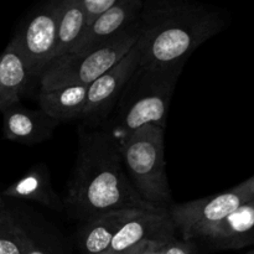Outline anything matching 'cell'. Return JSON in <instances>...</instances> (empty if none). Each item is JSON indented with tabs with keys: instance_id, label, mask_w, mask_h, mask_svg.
<instances>
[{
	"instance_id": "obj_9",
	"label": "cell",
	"mask_w": 254,
	"mask_h": 254,
	"mask_svg": "<svg viewBox=\"0 0 254 254\" xmlns=\"http://www.w3.org/2000/svg\"><path fill=\"white\" fill-rule=\"evenodd\" d=\"M176 232L169 211H134L119 227L106 254H140L151 246H165Z\"/></svg>"
},
{
	"instance_id": "obj_24",
	"label": "cell",
	"mask_w": 254,
	"mask_h": 254,
	"mask_svg": "<svg viewBox=\"0 0 254 254\" xmlns=\"http://www.w3.org/2000/svg\"><path fill=\"white\" fill-rule=\"evenodd\" d=\"M246 254H254V250H252V251H250V252H248V253H246Z\"/></svg>"
},
{
	"instance_id": "obj_19",
	"label": "cell",
	"mask_w": 254,
	"mask_h": 254,
	"mask_svg": "<svg viewBox=\"0 0 254 254\" xmlns=\"http://www.w3.org/2000/svg\"><path fill=\"white\" fill-rule=\"evenodd\" d=\"M11 215L14 217L15 227H16L20 245H21L22 254H52V251L37 240L35 232H32L30 226H27L22 218L15 215L14 211H11Z\"/></svg>"
},
{
	"instance_id": "obj_20",
	"label": "cell",
	"mask_w": 254,
	"mask_h": 254,
	"mask_svg": "<svg viewBox=\"0 0 254 254\" xmlns=\"http://www.w3.org/2000/svg\"><path fill=\"white\" fill-rule=\"evenodd\" d=\"M78 1L86 15L89 27L101 15L113 7L118 0H78Z\"/></svg>"
},
{
	"instance_id": "obj_4",
	"label": "cell",
	"mask_w": 254,
	"mask_h": 254,
	"mask_svg": "<svg viewBox=\"0 0 254 254\" xmlns=\"http://www.w3.org/2000/svg\"><path fill=\"white\" fill-rule=\"evenodd\" d=\"M181 71L183 68L138 67L117 106V123L122 136L146 126L165 129L171 97Z\"/></svg>"
},
{
	"instance_id": "obj_17",
	"label": "cell",
	"mask_w": 254,
	"mask_h": 254,
	"mask_svg": "<svg viewBox=\"0 0 254 254\" xmlns=\"http://www.w3.org/2000/svg\"><path fill=\"white\" fill-rule=\"evenodd\" d=\"M87 29L88 22L78 0H61L56 59L68 54Z\"/></svg>"
},
{
	"instance_id": "obj_6",
	"label": "cell",
	"mask_w": 254,
	"mask_h": 254,
	"mask_svg": "<svg viewBox=\"0 0 254 254\" xmlns=\"http://www.w3.org/2000/svg\"><path fill=\"white\" fill-rule=\"evenodd\" d=\"M252 200L254 176L217 195L173 205L169 213L181 238L193 241Z\"/></svg>"
},
{
	"instance_id": "obj_22",
	"label": "cell",
	"mask_w": 254,
	"mask_h": 254,
	"mask_svg": "<svg viewBox=\"0 0 254 254\" xmlns=\"http://www.w3.org/2000/svg\"><path fill=\"white\" fill-rule=\"evenodd\" d=\"M163 248L164 246H151V247H149L148 250H145L140 254H163Z\"/></svg>"
},
{
	"instance_id": "obj_13",
	"label": "cell",
	"mask_w": 254,
	"mask_h": 254,
	"mask_svg": "<svg viewBox=\"0 0 254 254\" xmlns=\"http://www.w3.org/2000/svg\"><path fill=\"white\" fill-rule=\"evenodd\" d=\"M31 79L24 57L10 41L0 55V111L19 104Z\"/></svg>"
},
{
	"instance_id": "obj_21",
	"label": "cell",
	"mask_w": 254,
	"mask_h": 254,
	"mask_svg": "<svg viewBox=\"0 0 254 254\" xmlns=\"http://www.w3.org/2000/svg\"><path fill=\"white\" fill-rule=\"evenodd\" d=\"M197 246L192 241L175 237L169 241L163 248V254H197Z\"/></svg>"
},
{
	"instance_id": "obj_2",
	"label": "cell",
	"mask_w": 254,
	"mask_h": 254,
	"mask_svg": "<svg viewBox=\"0 0 254 254\" xmlns=\"http://www.w3.org/2000/svg\"><path fill=\"white\" fill-rule=\"evenodd\" d=\"M227 24L218 7L183 0H144L139 17L140 64L146 69L184 68L191 55Z\"/></svg>"
},
{
	"instance_id": "obj_11",
	"label": "cell",
	"mask_w": 254,
	"mask_h": 254,
	"mask_svg": "<svg viewBox=\"0 0 254 254\" xmlns=\"http://www.w3.org/2000/svg\"><path fill=\"white\" fill-rule=\"evenodd\" d=\"M192 242L197 248L201 246L211 251L241 250L254 245V200L241 206L232 215L201 233Z\"/></svg>"
},
{
	"instance_id": "obj_7",
	"label": "cell",
	"mask_w": 254,
	"mask_h": 254,
	"mask_svg": "<svg viewBox=\"0 0 254 254\" xmlns=\"http://www.w3.org/2000/svg\"><path fill=\"white\" fill-rule=\"evenodd\" d=\"M61 0H51L30 11L11 42L24 57L32 78H39L56 59Z\"/></svg>"
},
{
	"instance_id": "obj_10",
	"label": "cell",
	"mask_w": 254,
	"mask_h": 254,
	"mask_svg": "<svg viewBox=\"0 0 254 254\" xmlns=\"http://www.w3.org/2000/svg\"><path fill=\"white\" fill-rule=\"evenodd\" d=\"M144 0H118L98 17L68 54L88 51L138 26Z\"/></svg>"
},
{
	"instance_id": "obj_16",
	"label": "cell",
	"mask_w": 254,
	"mask_h": 254,
	"mask_svg": "<svg viewBox=\"0 0 254 254\" xmlns=\"http://www.w3.org/2000/svg\"><path fill=\"white\" fill-rule=\"evenodd\" d=\"M87 94V86H67L49 91L40 89L37 101L41 111L59 123H62L82 118Z\"/></svg>"
},
{
	"instance_id": "obj_14",
	"label": "cell",
	"mask_w": 254,
	"mask_h": 254,
	"mask_svg": "<svg viewBox=\"0 0 254 254\" xmlns=\"http://www.w3.org/2000/svg\"><path fill=\"white\" fill-rule=\"evenodd\" d=\"M2 196L15 200L34 201L54 211H64V200L55 192L46 165L40 164L27 171L2 192Z\"/></svg>"
},
{
	"instance_id": "obj_23",
	"label": "cell",
	"mask_w": 254,
	"mask_h": 254,
	"mask_svg": "<svg viewBox=\"0 0 254 254\" xmlns=\"http://www.w3.org/2000/svg\"><path fill=\"white\" fill-rule=\"evenodd\" d=\"M5 210V203H4V198H2V195L0 193V213Z\"/></svg>"
},
{
	"instance_id": "obj_8",
	"label": "cell",
	"mask_w": 254,
	"mask_h": 254,
	"mask_svg": "<svg viewBox=\"0 0 254 254\" xmlns=\"http://www.w3.org/2000/svg\"><path fill=\"white\" fill-rule=\"evenodd\" d=\"M140 64V51L138 45L109 71L88 86L86 107L82 113V121L91 128L103 123L108 114L118 106L122 93Z\"/></svg>"
},
{
	"instance_id": "obj_12",
	"label": "cell",
	"mask_w": 254,
	"mask_h": 254,
	"mask_svg": "<svg viewBox=\"0 0 254 254\" xmlns=\"http://www.w3.org/2000/svg\"><path fill=\"white\" fill-rule=\"evenodd\" d=\"M2 116L5 138L27 145L49 140L60 124L41 109H29L19 104L7 108Z\"/></svg>"
},
{
	"instance_id": "obj_3",
	"label": "cell",
	"mask_w": 254,
	"mask_h": 254,
	"mask_svg": "<svg viewBox=\"0 0 254 254\" xmlns=\"http://www.w3.org/2000/svg\"><path fill=\"white\" fill-rule=\"evenodd\" d=\"M165 129L146 126L116 138L124 168L140 197L153 207L169 211L173 206L164 155Z\"/></svg>"
},
{
	"instance_id": "obj_1",
	"label": "cell",
	"mask_w": 254,
	"mask_h": 254,
	"mask_svg": "<svg viewBox=\"0 0 254 254\" xmlns=\"http://www.w3.org/2000/svg\"><path fill=\"white\" fill-rule=\"evenodd\" d=\"M64 208L81 220L113 211L165 212L144 201L131 184L118 141L99 129L82 128L78 154L69 181Z\"/></svg>"
},
{
	"instance_id": "obj_18",
	"label": "cell",
	"mask_w": 254,
	"mask_h": 254,
	"mask_svg": "<svg viewBox=\"0 0 254 254\" xmlns=\"http://www.w3.org/2000/svg\"><path fill=\"white\" fill-rule=\"evenodd\" d=\"M0 254H22L14 217L7 207L0 213Z\"/></svg>"
},
{
	"instance_id": "obj_5",
	"label": "cell",
	"mask_w": 254,
	"mask_h": 254,
	"mask_svg": "<svg viewBox=\"0 0 254 254\" xmlns=\"http://www.w3.org/2000/svg\"><path fill=\"white\" fill-rule=\"evenodd\" d=\"M139 24L117 39L96 49L76 54H66L54 60L39 77L40 89L60 88L67 86H87L116 66L136 44Z\"/></svg>"
},
{
	"instance_id": "obj_15",
	"label": "cell",
	"mask_w": 254,
	"mask_h": 254,
	"mask_svg": "<svg viewBox=\"0 0 254 254\" xmlns=\"http://www.w3.org/2000/svg\"><path fill=\"white\" fill-rule=\"evenodd\" d=\"M134 210L113 211L84 221L77 232V245L82 254H106L119 227Z\"/></svg>"
}]
</instances>
